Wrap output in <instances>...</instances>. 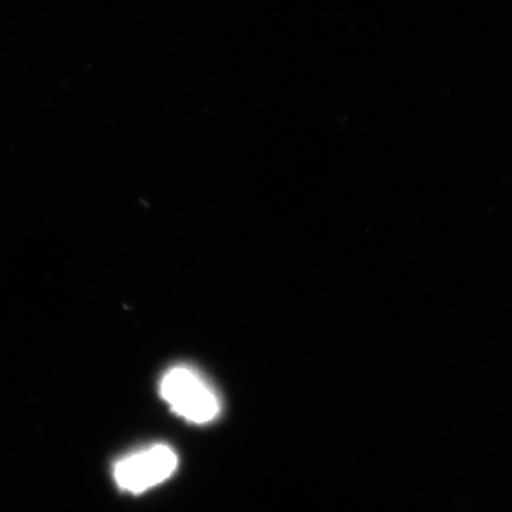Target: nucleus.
Masks as SVG:
<instances>
[{
	"mask_svg": "<svg viewBox=\"0 0 512 512\" xmlns=\"http://www.w3.org/2000/svg\"><path fill=\"white\" fill-rule=\"evenodd\" d=\"M178 457L170 446L153 444L120 458L113 468L114 480L121 490L141 494L173 476Z\"/></svg>",
	"mask_w": 512,
	"mask_h": 512,
	"instance_id": "nucleus-2",
	"label": "nucleus"
},
{
	"mask_svg": "<svg viewBox=\"0 0 512 512\" xmlns=\"http://www.w3.org/2000/svg\"><path fill=\"white\" fill-rule=\"evenodd\" d=\"M160 394L173 413L190 423L207 424L220 416V397L192 367L168 370L161 379Z\"/></svg>",
	"mask_w": 512,
	"mask_h": 512,
	"instance_id": "nucleus-1",
	"label": "nucleus"
}]
</instances>
